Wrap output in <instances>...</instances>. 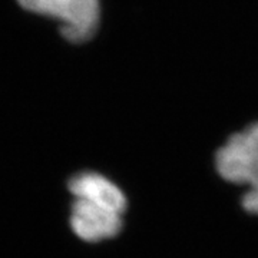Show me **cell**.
I'll use <instances>...</instances> for the list:
<instances>
[{
    "mask_svg": "<svg viewBox=\"0 0 258 258\" xmlns=\"http://www.w3.org/2000/svg\"><path fill=\"white\" fill-rule=\"evenodd\" d=\"M217 172L225 181L248 188L258 185V122L231 135L215 154Z\"/></svg>",
    "mask_w": 258,
    "mask_h": 258,
    "instance_id": "cell-1",
    "label": "cell"
},
{
    "mask_svg": "<svg viewBox=\"0 0 258 258\" xmlns=\"http://www.w3.org/2000/svg\"><path fill=\"white\" fill-rule=\"evenodd\" d=\"M22 8L56 19L62 35L71 42L93 36L99 22L98 0H18Z\"/></svg>",
    "mask_w": 258,
    "mask_h": 258,
    "instance_id": "cell-2",
    "label": "cell"
},
{
    "mask_svg": "<svg viewBox=\"0 0 258 258\" xmlns=\"http://www.w3.org/2000/svg\"><path fill=\"white\" fill-rule=\"evenodd\" d=\"M122 215L82 200H75L71 210V227L83 241L99 242L116 237L122 230Z\"/></svg>",
    "mask_w": 258,
    "mask_h": 258,
    "instance_id": "cell-3",
    "label": "cell"
},
{
    "mask_svg": "<svg viewBox=\"0 0 258 258\" xmlns=\"http://www.w3.org/2000/svg\"><path fill=\"white\" fill-rule=\"evenodd\" d=\"M69 191L75 200H82L118 214L126 211L128 200L123 191L109 178L98 172H81L71 178Z\"/></svg>",
    "mask_w": 258,
    "mask_h": 258,
    "instance_id": "cell-4",
    "label": "cell"
},
{
    "mask_svg": "<svg viewBox=\"0 0 258 258\" xmlns=\"http://www.w3.org/2000/svg\"><path fill=\"white\" fill-rule=\"evenodd\" d=\"M241 205L249 214L258 215V185L247 188V191L241 197Z\"/></svg>",
    "mask_w": 258,
    "mask_h": 258,
    "instance_id": "cell-5",
    "label": "cell"
}]
</instances>
